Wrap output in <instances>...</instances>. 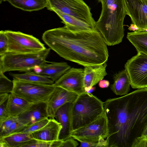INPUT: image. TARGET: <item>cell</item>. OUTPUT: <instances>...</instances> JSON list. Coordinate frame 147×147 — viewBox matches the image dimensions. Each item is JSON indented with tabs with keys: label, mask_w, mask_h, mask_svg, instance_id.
<instances>
[{
	"label": "cell",
	"mask_w": 147,
	"mask_h": 147,
	"mask_svg": "<svg viewBox=\"0 0 147 147\" xmlns=\"http://www.w3.org/2000/svg\"><path fill=\"white\" fill-rule=\"evenodd\" d=\"M107 147H136L147 126V88L104 103Z\"/></svg>",
	"instance_id": "1"
},
{
	"label": "cell",
	"mask_w": 147,
	"mask_h": 147,
	"mask_svg": "<svg viewBox=\"0 0 147 147\" xmlns=\"http://www.w3.org/2000/svg\"><path fill=\"white\" fill-rule=\"evenodd\" d=\"M42 39L60 57L84 67L103 64L109 57L107 45L98 31L76 30L65 25L46 31Z\"/></svg>",
	"instance_id": "2"
},
{
	"label": "cell",
	"mask_w": 147,
	"mask_h": 147,
	"mask_svg": "<svg viewBox=\"0 0 147 147\" xmlns=\"http://www.w3.org/2000/svg\"><path fill=\"white\" fill-rule=\"evenodd\" d=\"M127 15L125 0H106L102 5L96 26L107 46L122 42L124 35L123 22Z\"/></svg>",
	"instance_id": "3"
},
{
	"label": "cell",
	"mask_w": 147,
	"mask_h": 147,
	"mask_svg": "<svg viewBox=\"0 0 147 147\" xmlns=\"http://www.w3.org/2000/svg\"><path fill=\"white\" fill-rule=\"evenodd\" d=\"M104 113V102L97 97L86 92L79 94L71 107L72 131L92 122Z\"/></svg>",
	"instance_id": "4"
},
{
	"label": "cell",
	"mask_w": 147,
	"mask_h": 147,
	"mask_svg": "<svg viewBox=\"0 0 147 147\" xmlns=\"http://www.w3.org/2000/svg\"><path fill=\"white\" fill-rule=\"evenodd\" d=\"M50 50L49 48L36 53L7 52L0 56V71L4 73L13 71L26 72L33 70L36 66L48 62L46 59Z\"/></svg>",
	"instance_id": "5"
},
{
	"label": "cell",
	"mask_w": 147,
	"mask_h": 147,
	"mask_svg": "<svg viewBox=\"0 0 147 147\" xmlns=\"http://www.w3.org/2000/svg\"><path fill=\"white\" fill-rule=\"evenodd\" d=\"M13 81V87L11 92L32 104L47 103L56 87L54 84L32 83L15 79Z\"/></svg>",
	"instance_id": "6"
},
{
	"label": "cell",
	"mask_w": 147,
	"mask_h": 147,
	"mask_svg": "<svg viewBox=\"0 0 147 147\" xmlns=\"http://www.w3.org/2000/svg\"><path fill=\"white\" fill-rule=\"evenodd\" d=\"M47 9L59 11L95 27L96 21L89 7L83 0H46Z\"/></svg>",
	"instance_id": "7"
},
{
	"label": "cell",
	"mask_w": 147,
	"mask_h": 147,
	"mask_svg": "<svg viewBox=\"0 0 147 147\" xmlns=\"http://www.w3.org/2000/svg\"><path fill=\"white\" fill-rule=\"evenodd\" d=\"M8 42L7 52L32 53L40 52L46 48L40 40L32 35L20 31H4Z\"/></svg>",
	"instance_id": "8"
},
{
	"label": "cell",
	"mask_w": 147,
	"mask_h": 147,
	"mask_svg": "<svg viewBox=\"0 0 147 147\" xmlns=\"http://www.w3.org/2000/svg\"><path fill=\"white\" fill-rule=\"evenodd\" d=\"M125 68L130 78L132 88H147V55L138 53L127 60Z\"/></svg>",
	"instance_id": "9"
},
{
	"label": "cell",
	"mask_w": 147,
	"mask_h": 147,
	"mask_svg": "<svg viewBox=\"0 0 147 147\" xmlns=\"http://www.w3.org/2000/svg\"><path fill=\"white\" fill-rule=\"evenodd\" d=\"M107 134V120L104 113L92 122L72 130L71 136L76 140L96 142L100 136L106 138Z\"/></svg>",
	"instance_id": "10"
},
{
	"label": "cell",
	"mask_w": 147,
	"mask_h": 147,
	"mask_svg": "<svg viewBox=\"0 0 147 147\" xmlns=\"http://www.w3.org/2000/svg\"><path fill=\"white\" fill-rule=\"evenodd\" d=\"M84 78V69L71 67L54 84L80 94L85 92Z\"/></svg>",
	"instance_id": "11"
},
{
	"label": "cell",
	"mask_w": 147,
	"mask_h": 147,
	"mask_svg": "<svg viewBox=\"0 0 147 147\" xmlns=\"http://www.w3.org/2000/svg\"><path fill=\"white\" fill-rule=\"evenodd\" d=\"M79 95L62 88L56 86L47 102L49 118H54L56 112L60 107L67 102H73Z\"/></svg>",
	"instance_id": "12"
},
{
	"label": "cell",
	"mask_w": 147,
	"mask_h": 147,
	"mask_svg": "<svg viewBox=\"0 0 147 147\" xmlns=\"http://www.w3.org/2000/svg\"><path fill=\"white\" fill-rule=\"evenodd\" d=\"M127 15L133 24L147 29V0H125Z\"/></svg>",
	"instance_id": "13"
},
{
	"label": "cell",
	"mask_w": 147,
	"mask_h": 147,
	"mask_svg": "<svg viewBox=\"0 0 147 147\" xmlns=\"http://www.w3.org/2000/svg\"><path fill=\"white\" fill-rule=\"evenodd\" d=\"M18 118L24 125H28L47 118H49L46 102L32 104Z\"/></svg>",
	"instance_id": "14"
},
{
	"label": "cell",
	"mask_w": 147,
	"mask_h": 147,
	"mask_svg": "<svg viewBox=\"0 0 147 147\" xmlns=\"http://www.w3.org/2000/svg\"><path fill=\"white\" fill-rule=\"evenodd\" d=\"M62 127L55 118H49L48 123L41 129L30 134L32 139L47 141L58 140Z\"/></svg>",
	"instance_id": "15"
},
{
	"label": "cell",
	"mask_w": 147,
	"mask_h": 147,
	"mask_svg": "<svg viewBox=\"0 0 147 147\" xmlns=\"http://www.w3.org/2000/svg\"><path fill=\"white\" fill-rule=\"evenodd\" d=\"M72 103L69 102L65 104L56 112L54 118L61 124L62 127L59 136V140H64L71 137V109Z\"/></svg>",
	"instance_id": "16"
},
{
	"label": "cell",
	"mask_w": 147,
	"mask_h": 147,
	"mask_svg": "<svg viewBox=\"0 0 147 147\" xmlns=\"http://www.w3.org/2000/svg\"><path fill=\"white\" fill-rule=\"evenodd\" d=\"M71 68L65 62H50L34 67L35 73L45 75L55 82Z\"/></svg>",
	"instance_id": "17"
},
{
	"label": "cell",
	"mask_w": 147,
	"mask_h": 147,
	"mask_svg": "<svg viewBox=\"0 0 147 147\" xmlns=\"http://www.w3.org/2000/svg\"><path fill=\"white\" fill-rule=\"evenodd\" d=\"M106 62L100 65H88L84 69V87H91L96 85L107 74Z\"/></svg>",
	"instance_id": "18"
},
{
	"label": "cell",
	"mask_w": 147,
	"mask_h": 147,
	"mask_svg": "<svg viewBox=\"0 0 147 147\" xmlns=\"http://www.w3.org/2000/svg\"><path fill=\"white\" fill-rule=\"evenodd\" d=\"M32 104L13 93H10L6 103V109L9 117H18Z\"/></svg>",
	"instance_id": "19"
},
{
	"label": "cell",
	"mask_w": 147,
	"mask_h": 147,
	"mask_svg": "<svg viewBox=\"0 0 147 147\" xmlns=\"http://www.w3.org/2000/svg\"><path fill=\"white\" fill-rule=\"evenodd\" d=\"M113 80V83L111 85L110 88L116 95L124 96L128 94L131 81L125 69L115 74Z\"/></svg>",
	"instance_id": "20"
},
{
	"label": "cell",
	"mask_w": 147,
	"mask_h": 147,
	"mask_svg": "<svg viewBox=\"0 0 147 147\" xmlns=\"http://www.w3.org/2000/svg\"><path fill=\"white\" fill-rule=\"evenodd\" d=\"M53 11L62 20L61 22L64 24L65 25L70 28L86 31H97L96 27L73 16L64 13L57 10H55Z\"/></svg>",
	"instance_id": "21"
},
{
	"label": "cell",
	"mask_w": 147,
	"mask_h": 147,
	"mask_svg": "<svg viewBox=\"0 0 147 147\" xmlns=\"http://www.w3.org/2000/svg\"><path fill=\"white\" fill-rule=\"evenodd\" d=\"M9 75L13 79L28 82L45 84H52L54 82L47 76L29 71L22 74L10 73Z\"/></svg>",
	"instance_id": "22"
},
{
	"label": "cell",
	"mask_w": 147,
	"mask_h": 147,
	"mask_svg": "<svg viewBox=\"0 0 147 147\" xmlns=\"http://www.w3.org/2000/svg\"><path fill=\"white\" fill-rule=\"evenodd\" d=\"M31 139L30 134L14 133L0 138V147H21Z\"/></svg>",
	"instance_id": "23"
},
{
	"label": "cell",
	"mask_w": 147,
	"mask_h": 147,
	"mask_svg": "<svg viewBox=\"0 0 147 147\" xmlns=\"http://www.w3.org/2000/svg\"><path fill=\"white\" fill-rule=\"evenodd\" d=\"M15 7L24 11H32L47 7L46 0H6Z\"/></svg>",
	"instance_id": "24"
},
{
	"label": "cell",
	"mask_w": 147,
	"mask_h": 147,
	"mask_svg": "<svg viewBox=\"0 0 147 147\" xmlns=\"http://www.w3.org/2000/svg\"><path fill=\"white\" fill-rule=\"evenodd\" d=\"M127 38L136 48L138 53L147 55V32L136 30L128 32Z\"/></svg>",
	"instance_id": "25"
},
{
	"label": "cell",
	"mask_w": 147,
	"mask_h": 147,
	"mask_svg": "<svg viewBox=\"0 0 147 147\" xmlns=\"http://www.w3.org/2000/svg\"><path fill=\"white\" fill-rule=\"evenodd\" d=\"M25 126L18 117H9L0 124V138L17 133Z\"/></svg>",
	"instance_id": "26"
},
{
	"label": "cell",
	"mask_w": 147,
	"mask_h": 147,
	"mask_svg": "<svg viewBox=\"0 0 147 147\" xmlns=\"http://www.w3.org/2000/svg\"><path fill=\"white\" fill-rule=\"evenodd\" d=\"M63 140H59L53 141H47L32 139L21 147H61Z\"/></svg>",
	"instance_id": "27"
},
{
	"label": "cell",
	"mask_w": 147,
	"mask_h": 147,
	"mask_svg": "<svg viewBox=\"0 0 147 147\" xmlns=\"http://www.w3.org/2000/svg\"><path fill=\"white\" fill-rule=\"evenodd\" d=\"M0 71V94L11 93L13 90V83L12 81L8 78Z\"/></svg>",
	"instance_id": "28"
},
{
	"label": "cell",
	"mask_w": 147,
	"mask_h": 147,
	"mask_svg": "<svg viewBox=\"0 0 147 147\" xmlns=\"http://www.w3.org/2000/svg\"><path fill=\"white\" fill-rule=\"evenodd\" d=\"M49 120V118H47L31 125L25 126L17 133L31 134L42 128L48 123Z\"/></svg>",
	"instance_id": "29"
},
{
	"label": "cell",
	"mask_w": 147,
	"mask_h": 147,
	"mask_svg": "<svg viewBox=\"0 0 147 147\" xmlns=\"http://www.w3.org/2000/svg\"><path fill=\"white\" fill-rule=\"evenodd\" d=\"M8 42L4 31H0V56L7 53L8 51Z\"/></svg>",
	"instance_id": "30"
},
{
	"label": "cell",
	"mask_w": 147,
	"mask_h": 147,
	"mask_svg": "<svg viewBox=\"0 0 147 147\" xmlns=\"http://www.w3.org/2000/svg\"><path fill=\"white\" fill-rule=\"evenodd\" d=\"M7 100L0 103V124L9 117L6 109Z\"/></svg>",
	"instance_id": "31"
},
{
	"label": "cell",
	"mask_w": 147,
	"mask_h": 147,
	"mask_svg": "<svg viewBox=\"0 0 147 147\" xmlns=\"http://www.w3.org/2000/svg\"><path fill=\"white\" fill-rule=\"evenodd\" d=\"M78 145L77 142L71 137L63 140L61 147H76Z\"/></svg>",
	"instance_id": "32"
},
{
	"label": "cell",
	"mask_w": 147,
	"mask_h": 147,
	"mask_svg": "<svg viewBox=\"0 0 147 147\" xmlns=\"http://www.w3.org/2000/svg\"><path fill=\"white\" fill-rule=\"evenodd\" d=\"M80 142V147H98V142H93L77 140Z\"/></svg>",
	"instance_id": "33"
},
{
	"label": "cell",
	"mask_w": 147,
	"mask_h": 147,
	"mask_svg": "<svg viewBox=\"0 0 147 147\" xmlns=\"http://www.w3.org/2000/svg\"><path fill=\"white\" fill-rule=\"evenodd\" d=\"M109 85V82L107 80L102 79L98 82L99 86L102 88H108Z\"/></svg>",
	"instance_id": "34"
},
{
	"label": "cell",
	"mask_w": 147,
	"mask_h": 147,
	"mask_svg": "<svg viewBox=\"0 0 147 147\" xmlns=\"http://www.w3.org/2000/svg\"><path fill=\"white\" fill-rule=\"evenodd\" d=\"M98 142V147H107V142L106 140H105L102 137L100 136L99 138Z\"/></svg>",
	"instance_id": "35"
},
{
	"label": "cell",
	"mask_w": 147,
	"mask_h": 147,
	"mask_svg": "<svg viewBox=\"0 0 147 147\" xmlns=\"http://www.w3.org/2000/svg\"><path fill=\"white\" fill-rule=\"evenodd\" d=\"M140 28L138 27L137 26L134 24H131L130 26L129 27L128 29L130 30H133L135 31L137 30H138Z\"/></svg>",
	"instance_id": "36"
},
{
	"label": "cell",
	"mask_w": 147,
	"mask_h": 147,
	"mask_svg": "<svg viewBox=\"0 0 147 147\" xmlns=\"http://www.w3.org/2000/svg\"><path fill=\"white\" fill-rule=\"evenodd\" d=\"M96 89V87L92 86L91 87H84V90L86 92L91 93L93 92Z\"/></svg>",
	"instance_id": "37"
},
{
	"label": "cell",
	"mask_w": 147,
	"mask_h": 147,
	"mask_svg": "<svg viewBox=\"0 0 147 147\" xmlns=\"http://www.w3.org/2000/svg\"><path fill=\"white\" fill-rule=\"evenodd\" d=\"M143 138L147 139V126L146 127L143 135Z\"/></svg>",
	"instance_id": "38"
},
{
	"label": "cell",
	"mask_w": 147,
	"mask_h": 147,
	"mask_svg": "<svg viewBox=\"0 0 147 147\" xmlns=\"http://www.w3.org/2000/svg\"><path fill=\"white\" fill-rule=\"evenodd\" d=\"M106 0H98V1L101 3L102 5L104 3Z\"/></svg>",
	"instance_id": "39"
},
{
	"label": "cell",
	"mask_w": 147,
	"mask_h": 147,
	"mask_svg": "<svg viewBox=\"0 0 147 147\" xmlns=\"http://www.w3.org/2000/svg\"><path fill=\"white\" fill-rule=\"evenodd\" d=\"M6 1V0H0V3H1L3 1Z\"/></svg>",
	"instance_id": "40"
},
{
	"label": "cell",
	"mask_w": 147,
	"mask_h": 147,
	"mask_svg": "<svg viewBox=\"0 0 147 147\" xmlns=\"http://www.w3.org/2000/svg\"><path fill=\"white\" fill-rule=\"evenodd\" d=\"M145 31H146L147 32V29H146L145 30Z\"/></svg>",
	"instance_id": "41"
}]
</instances>
